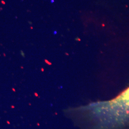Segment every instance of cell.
Here are the masks:
<instances>
[{"mask_svg":"<svg viewBox=\"0 0 129 129\" xmlns=\"http://www.w3.org/2000/svg\"><path fill=\"white\" fill-rule=\"evenodd\" d=\"M102 125L122 124L129 121V87L118 96L83 107Z\"/></svg>","mask_w":129,"mask_h":129,"instance_id":"6da1fadb","label":"cell"}]
</instances>
